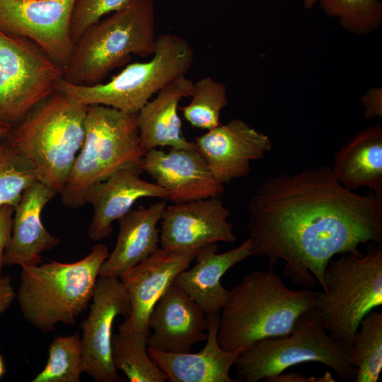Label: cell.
<instances>
[{"mask_svg": "<svg viewBox=\"0 0 382 382\" xmlns=\"http://www.w3.org/2000/svg\"><path fill=\"white\" fill-rule=\"evenodd\" d=\"M193 83L185 75L176 78L160 90L137 114L139 139L145 153L158 146L177 149L197 147L195 141L184 137L178 113L180 100L190 97Z\"/></svg>", "mask_w": 382, "mask_h": 382, "instance_id": "cell-22", "label": "cell"}, {"mask_svg": "<svg viewBox=\"0 0 382 382\" xmlns=\"http://www.w3.org/2000/svg\"><path fill=\"white\" fill-rule=\"evenodd\" d=\"M357 369L355 382H376L382 370V312L372 310L361 320L349 349Z\"/></svg>", "mask_w": 382, "mask_h": 382, "instance_id": "cell-26", "label": "cell"}, {"mask_svg": "<svg viewBox=\"0 0 382 382\" xmlns=\"http://www.w3.org/2000/svg\"><path fill=\"white\" fill-rule=\"evenodd\" d=\"M199 250L170 251L158 248L149 257L119 276L130 303L129 315L119 325L120 333L150 336L149 318L154 306L175 277L189 267Z\"/></svg>", "mask_w": 382, "mask_h": 382, "instance_id": "cell-13", "label": "cell"}, {"mask_svg": "<svg viewBox=\"0 0 382 382\" xmlns=\"http://www.w3.org/2000/svg\"><path fill=\"white\" fill-rule=\"evenodd\" d=\"M325 290L316 291L315 308L325 328L350 349L361 320L382 305V243H369L365 254H341L324 272Z\"/></svg>", "mask_w": 382, "mask_h": 382, "instance_id": "cell-7", "label": "cell"}, {"mask_svg": "<svg viewBox=\"0 0 382 382\" xmlns=\"http://www.w3.org/2000/svg\"><path fill=\"white\" fill-rule=\"evenodd\" d=\"M109 254L107 246L100 243L74 262L50 261L21 267L17 296L24 318L45 333L54 331L59 323L75 325L91 301L100 269Z\"/></svg>", "mask_w": 382, "mask_h": 382, "instance_id": "cell-6", "label": "cell"}, {"mask_svg": "<svg viewBox=\"0 0 382 382\" xmlns=\"http://www.w3.org/2000/svg\"><path fill=\"white\" fill-rule=\"evenodd\" d=\"M267 382H333L335 381L330 372H326L324 376L320 377H306L303 375L284 372L270 377L265 380Z\"/></svg>", "mask_w": 382, "mask_h": 382, "instance_id": "cell-34", "label": "cell"}, {"mask_svg": "<svg viewBox=\"0 0 382 382\" xmlns=\"http://www.w3.org/2000/svg\"><path fill=\"white\" fill-rule=\"evenodd\" d=\"M11 127L6 125H0V137L5 134L9 129Z\"/></svg>", "mask_w": 382, "mask_h": 382, "instance_id": "cell-37", "label": "cell"}, {"mask_svg": "<svg viewBox=\"0 0 382 382\" xmlns=\"http://www.w3.org/2000/svg\"><path fill=\"white\" fill-rule=\"evenodd\" d=\"M193 61V49L185 39L165 33L156 37L155 51L149 61L127 64L105 83L83 86L62 79L57 91L85 106L103 105L137 115L160 90L186 75Z\"/></svg>", "mask_w": 382, "mask_h": 382, "instance_id": "cell-8", "label": "cell"}, {"mask_svg": "<svg viewBox=\"0 0 382 382\" xmlns=\"http://www.w3.org/2000/svg\"><path fill=\"white\" fill-rule=\"evenodd\" d=\"M86 109L57 91L2 136L33 164L39 181L58 194L83 145Z\"/></svg>", "mask_w": 382, "mask_h": 382, "instance_id": "cell-3", "label": "cell"}, {"mask_svg": "<svg viewBox=\"0 0 382 382\" xmlns=\"http://www.w3.org/2000/svg\"><path fill=\"white\" fill-rule=\"evenodd\" d=\"M320 0H303L304 6L307 8H311L313 6V5Z\"/></svg>", "mask_w": 382, "mask_h": 382, "instance_id": "cell-36", "label": "cell"}, {"mask_svg": "<svg viewBox=\"0 0 382 382\" xmlns=\"http://www.w3.org/2000/svg\"><path fill=\"white\" fill-rule=\"evenodd\" d=\"M4 373H5V369H4V362L0 355V378L2 376V375Z\"/></svg>", "mask_w": 382, "mask_h": 382, "instance_id": "cell-38", "label": "cell"}, {"mask_svg": "<svg viewBox=\"0 0 382 382\" xmlns=\"http://www.w3.org/2000/svg\"><path fill=\"white\" fill-rule=\"evenodd\" d=\"M141 173L132 168L119 170L90 191L86 204L93 208L88 231L91 240L109 237L113 231L112 223L130 211L139 199H168V192L155 183L143 180Z\"/></svg>", "mask_w": 382, "mask_h": 382, "instance_id": "cell-19", "label": "cell"}, {"mask_svg": "<svg viewBox=\"0 0 382 382\" xmlns=\"http://www.w3.org/2000/svg\"><path fill=\"white\" fill-rule=\"evenodd\" d=\"M15 293L9 277H0V313L4 312L11 304Z\"/></svg>", "mask_w": 382, "mask_h": 382, "instance_id": "cell-35", "label": "cell"}, {"mask_svg": "<svg viewBox=\"0 0 382 382\" xmlns=\"http://www.w3.org/2000/svg\"><path fill=\"white\" fill-rule=\"evenodd\" d=\"M324 364L344 381H355L349 349L327 332L315 307L304 313L289 335L265 339L243 350L234 366L238 381L257 382L303 363Z\"/></svg>", "mask_w": 382, "mask_h": 382, "instance_id": "cell-9", "label": "cell"}, {"mask_svg": "<svg viewBox=\"0 0 382 382\" xmlns=\"http://www.w3.org/2000/svg\"><path fill=\"white\" fill-rule=\"evenodd\" d=\"M154 0H132L87 28L74 44L63 80L76 85L103 82L132 55L151 56L156 47Z\"/></svg>", "mask_w": 382, "mask_h": 382, "instance_id": "cell-4", "label": "cell"}, {"mask_svg": "<svg viewBox=\"0 0 382 382\" xmlns=\"http://www.w3.org/2000/svg\"><path fill=\"white\" fill-rule=\"evenodd\" d=\"M91 301L80 325L84 372L97 382L120 381L112 356V325L118 316L129 315L127 290L119 277H98Z\"/></svg>", "mask_w": 382, "mask_h": 382, "instance_id": "cell-11", "label": "cell"}, {"mask_svg": "<svg viewBox=\"0 0 382 382\" xmlns=\"http://www.w3.org/2000/svg\"><path fill=\"white\" fill-rule=\"evenodd\" d=\"M58 193L37 181L23 193L14 209L12 231L4 253V265L33 266L42 263L41 253L57 245L60 240L45 228L41 214Z\"/></svg>", "mask_w": 382, "mask_h": 382, "instance_id": "cell-18", "label": "cell"}, {"mask_svg": "<svg viewBox=\"0 0 382 382\" xmlns=\"http://www.w3.org/2000/svg\"><path fill=\"white\" fill-rule=\"evenodd\" d=\"M166 202L131 209L118 219L120 229L112 252L103 262L98 277H117L151 255L160 242L161 219Z\"/></svg>", "mask_w": 382, "mask_h": 382, "instance_id": "cell-23", "label": "cell"}, {"mask_svg": "<svg viewBox=\"0 0 382 382\" xmlns=\"http://www.w3.org/2000/svg\"><path fill=\"white\" fill-rule=\"evenodd\" d=\"M64 69L35 41L0 31V125L16 126L57 91Z\"/></svg>", "mask_w": 382, "mask_h": 382, "instance_id": "cell-10", "label": "cell"}, {"mask_svg": "<svg viewBox=\"0 0 382 382\" xmlns=\"http://www.w3.org/2000/svg\"><path fill=\"white\" fill-rule=\"evenodd\" d=\"M316 291L287 287L272 270L254 271L228 290L219 315L217 338L226 351L289 335L298 319L315 307Z\"/></svg>", "mask_w": 382, "mask_h": 382, "instance_id": "cell-2", "label": "cell"}, {"mask_svg": "<svg viewBox=\"0 0 382 382\" xmlns=\"http://www.w3.org/2000/svg\"><path fill=\"white\" fill-rule=\"evenodd\" d=\"M217 251V243L201 248L195 258L197 263L180 272L173 281L207 316L219 314L228 294L221 284V277L229 269L253 255V246L248 238L232 250L222 253Z\"/></svg>", "mask_w": 382, "mask_h": 382, "instance_id": "cell-20", "label": "cell"}, {"mask_svg": "<svg viewBox=\"0 0 382 382\" xmlns=\"http://www.w3.org/2000/svg\"><path fill=\"white\" fill-rule=\"evenodd\" d=\"M142 169L168 192V200L174 204L220 197L225 191L197 147L170 148L168 152L151 149L144 156Z\"/></svg>", "mask_w": 382, "mask_h": 382, "instance_id": "cell-16", "label": "cell"}, {"mask_svg": "<svg viewBox=\"0 0 382 382\" xmlns=\"http://www.w3.org/2000/svg\"><path fill=\"white\" fill-rule=\"evenodd\" d=\"M322 9L329 16L338 17L342 25L355 31H368L381 21L379 0H320Z\"/></svg>", "mask_w": 382, "mask_h": 382, "instance_id": "cell-30", "label": "cell"}, {"mask_svg": "<svg viewBox=\"0 0 382 382\" xmlns=\"http://www.w3.org/2000/svg\"><path fill=\"white\" fill-rule=\"evenodd\" d=\"M207 316L180 286L173 283L154 306L149 318L154 332L147 347L172 353L191 352L207 337Z\"/></svg>", "mask_w": 382, "mask_h": 382, "instance_id": "cell-17", "label": "cell"}, {"mask_svg": "<svg viewBox=\"0 0 382 382\" xmlns=\"http://www.w3.org/2000/svg\"><path fill=\"white\" fill-rule=\"evenodd\" d=\"M230 210L219 197L166 206L161 218L160 243L170 251L199 250L218 242L237 239L228 221Z\"/></svg>", "mask_w": 382, "mask_h": 382, "instance_id": "cell-14", "label": "cell"}, {"mask_svg": "<svg viewBox=\"0 0 382 382\" xmlns=\"http://www.w3.org/2000/svg\"><path fill=\"white\" fill-rule=\"evenodd\" d=\"M253 255L280 260L284 274L325 290V270L337 254L360 255L361 244L382 243V195H361L338 183L330 166L266 177L247 205Z\"/></svg>", "mask_w": 382, "mask_h": 382, "instance_id": "cell-1", "label": "cell"}, {"mask_svg": "<svg viewBox=\"0 0 382 382\" xmlns=\"http://www.w3.org/2000/svg\"><path fill=\"white\" fill-rule=\"evenodd\" d=\"M14 209L10 205H0V277L4 265V253L11 236Z\"/></svg>", "mask_w": 382, "mask_h": 382, "instance_id": "cell-32", "label": "cell"}, {"mask_svg": "<svg viewBox=\"0 0 382 382\" xmlns=\"http://www.w3.org/2000/svg\"><path fill=\"white\" fill-rule=\"evenodd\" d=\"M85 137L66 183L59 193L65 207L86 204L90 191L124 168L143 172L145 151L137 125V115L103 105L87 106Z\"/></svg>", "mask_w": 382, "mask_h": 382, "instance_id": "cell-5", "label": "cell"}, {"mask_svg": "<svg viewBox=\"0 0 382 382\" xmlns=\"http://www.w3.org/2000/svg\"><path fill=\"white\" fill-rule=\"evenodd\" d=\"M219 314L207 316V337L197 353H172L147 347L151 359L172 382H237L229 375L242 350L226 351L220 346L217 331Z\"/></svg>", "mask_w": 382, "mask_h": 382, "instance_id": "cell-21", "label": "cell"}, {"mask_svg": "<svg viewBox=\"0 0 382 382\" xmlns=\"http://www.w3.org/2000/svg\"><path fill=\"white\" fill-rule=\"evenodd\" d=\"M149 336L139 334H115L112 338V356L115 367L131 382H164L166 374L151 359L147 352Z\"/></svg>", "mask_w": 382, "mask_h": 382, "instance_id": "cell-25", "label": "cell"}, {"mask_svg": "<svg viewBox=\"0 0 382 382\" xmlns=\"http://www.w3.org/2000/svg\"><path fill=\"white\" fill-rule=\"evenodd\" d=\"M76 0H0V31L28 37L66 67L74 42L69 33Z\"/></svg>", "mask_w": 382, "mask_h": 382, "instance_id": "cell-12", "label": "cell"}, {"mask_svg": "<svg viewBox=\"0 0 382 382\" xmlns=\"http://www.w3.org/2000/svg\"><path fill=\"white\" fill-rule=\"evenodd\" d=\"M132 0H76L69 24V33L75 43L83 32L105 15L126 7Z\"/></svg>", "mask_w": 382, "mask_h": 382, "instance_id": "cell-31", "label": "cell"}, {"mask_svg": "<svg viewBox=\"0 0 382 382\" xmlns=\"http://www.w3.org/2000/svg\"><path fill=\"white\" fill-rule=\"evenodd\" d=\"M361 102L365 108L364 115L366 118L371 119L382 116L381 89H371L362 98Z\"/></svg>", "mask_w": 382, "mask_h": 382, "instance_id": "cell-33", "label": "cell"}, {"mask_svg": "<svg viewBox=\"0 0 382 382\" xmlns=\"http://www.w3.org/2000/svg\"><path fill=\"white\" fill-rule=\"evenodd\" d=\"M195 143L214 177L223 184L249 175L250 162L263 158L273 146L267 135L241 120L207 130Z\"/></svg>", "mask_w": 382, "mask_h": 382, "instance_id": "cell-15", "label": "cell"}, {"mask_svg": "<svg viewBox=\"0 0 382 382\" xmlns=\"http://www.w3.org/2000/svg\"><path fill=\"white\" fill-rule=\"evenodd\" d=\"M190 97V103L182 110L192 127L209 130L221 125V112L228 104L224 83L209 76L202 78L193 83Z\"/></svg>", "mask_w": 382, "mask_h": 382, "instance_id": "cell-28", "label": "cell"}, {"mask_svg": "<svg viewBox=\"0 0 382 382\" xmlns=\"http://www.w3.org/2000/svg\"><path fill=\"white\" fill-rule=\"evenodd\" d=\"M331 171L345 187H367L382 195V127L366 128L340 150L334 157Z\"/></svg>", "mask_w": 382, "mask_h": 382, "instance_id": "cell-24", "label": "cell"}, {"mask_svg": "<svg viewBox=\"0 0 382 382\" xmlns=\"http://www.w3.org/2000/svg\"><path fill=\"white\" fill-rule=\"evenodd\" d=\"M83 372L81 341L76 332L54 339L45 366L32 382H79Z\"/></svg>", "mask_w": 382, "mask_h": 382, "instance_id": "cell-27", "label": "cell"}, {"mask_svg": "<svg viewBox=\"0 0 382 382\" xmlns=\"http://www.w3.org/2000/svg\"><path fill=\"white\" fill-rule=\"evenodd\" d=\"M38 180L33 164L0 137V205L15 208L23 192Z\"/></svg>", "mask_w": 382, "mask_h": 382, "instance_id": "cell-29", "label": "cell"}]
</instances>
